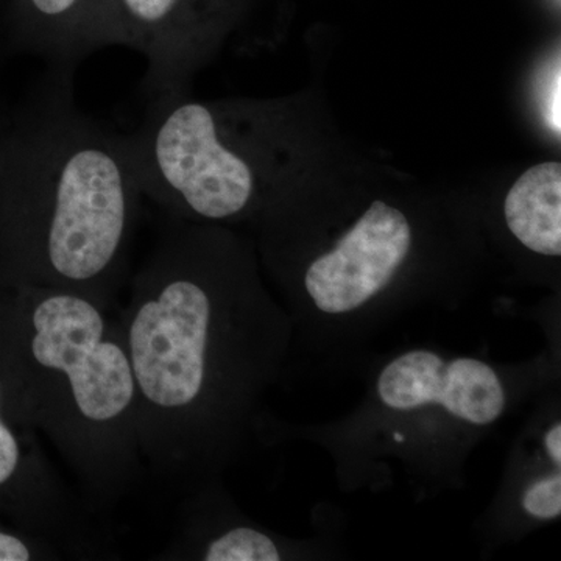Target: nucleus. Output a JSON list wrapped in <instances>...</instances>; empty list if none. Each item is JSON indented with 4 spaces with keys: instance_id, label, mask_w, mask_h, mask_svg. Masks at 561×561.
<instances>
[{
    "instance_id": "nucleus-9",
    "label": "nucleus",
    "mask_w": 561,
    "mask_h": 561,
    "mask_svg": "<svg viewBox=\"0 0 561 561\" xmlns=\"http://www.w3.org/2000/svg\"><path fill=\"white\" fill-rule=\"evenodd\" d=\"M10 41L49 66L77 68L88 55L103 49L98 0H14Z\"/></svg>"
},
{
    "instance_id": "nucleus-7",
    "label": "nucleus",
    "mask_w": 561,
    "mask_h": 561,
    "mask_svg": "<svg viewBox=\"0 0 561 561\" xmlns=\"http://www.w3.org/2000/svg\"><path fill=\"white\" fill-rule=\"evenodd\" d=\"M404 214L375 202L334 250L309 265L305 287L319 311L341 316L386 289L411 250Z\"/></svg>"
},
{
    "instance_id": "nucleus-14",
    "label": "nucleus",
    "mask_w": 561,
    "mask_h": 561,
    "mask_svg": "<svg viewBox=\"0 0 561 561\" xmlns=\"http://www.w3.org/2000/svg\"><path fill=\"white\" fill-rule=\"evenodd\" d=\"M542 106L549 127L560 136V65L551 72V80L542 83Z\"/></svg>"
},
{
    "instance_id": "nucleus-13",
    "label": "nucleus",
    "mask_w": 561,
    "mask_h": 561,
    "mask_svg": "<svg viewBox=\"0 0 561 561\" xmlns=\"http://www.w3.org/2000/svg\"><path fill=\"white\" fill-rule=\"evenodd\" d=\"M524 511L535 518L553 519L561 515V474L548 476L531 483L524 494Z\"/></svg>"
},
{
    "instance_id": "nucleus-8",
    "label": "nucleus",
    "mask_w": 561,
    "mask_h": 561,
    "mask_svg": "<svg viewBox=\"0 0 561 561\" xmlns=\"http://www.w3.org/2000/svg\"><path fill=\"white\" fill-rule=\"evenodd\" d=\"M378 393L393 411L438 404L476 426L493 423L505 409L504 387L489 364L470 357L446 362L424 350L390 362L379 376Z\"/></svg>"
},
{
    "instance_id": "nucleus-3",
    "label": "nucleus",
    "mask_w": 561,
    "mask_h": 561,
    "mask_svg": "<svg viewBox=\"0 0 561 561\" xmlns=\"http://www.w3.org/2000/svg\"><path fill=\"white\" fill-rule=\"evenodd\" d=\"M0 368L87 500L124 497L144 459L119 316L87 295L0 276Z\"/></svg>"
},
{
    "instance_id": "nucleus-15",
    "label": "nucleus",
    "mask_w": 561,
    "mask_h": 561,
    "mask_svg": "<svg viewBox=\"0 0 561 561\" xmlns=\"http://www.w3.org/2000/svg\"><path fill=\"white\" fill-rule=\"evenodd\" d=\"M545 446L546 451H548L549 456L553 463L557 467L561 465V424L557 423L556 426H552L551 430L548 431L545 437Z\"/></svg>"
},
{
    "instance_id": "nucleus-6",
    "label": "nucleus",
    "mask_w": 561,
    "mask_h": 561,
    "mask_svg": "<svg viewBox=\"0 0 561 561\" xmlns=\"http://www.w3.org/2000/svg\"><path fill=\"white\" fill-rule=\"evenodd\" d=\"M41 443L0 368V518L51 541H79V508Z\"/></svg>"
},
{
    "instance_id": "nucleus-10",
    "label": "nucleus",
    "mask_w": 561,
    "mask_h": 561,
    "mask_svg": "<svg viewBox=\"0 0 561 561\" xmlns=\"http://www.w3.org/2000/svg\"><path fill=\"white\" fill-rule=\"evenodd\" d=\"M505 221L526 249L561 254V165L542 162L523 173L504 203Z\"/></svg>"
},
{
    "instance_id": "nucleus-12",
    "label": "nucleus",
    "mask_w": 561,
    "mask_h": 561,
    "mask_svg": "<svg viewBox=\"0 0 561 561\" xmlns=\"http://www.w3.org/2000/svg\"><path fill=\"white\" fill-rule=\"evenodd\" d=\"M49 538L22 530L0 518V561H33L57 559Z\"/></svg>"
},
{
    "instance_id": "nucleus-11",
    "label": "nucleus",
    "mask_w": 561,
    "mask_h": 561,
    "mask_svg": "<svg viewBox=\"0 0 561 561\" xmlns=\"http://www.w3.org/2000/svg\"><path fill=\"white\" fill-rule=\"evenodd\" d=\"M198 557L205 561H279L278 545L253 527H232L203 542Z\"/></svg>"
},
{
    "instance_id": "nucleus-2",
    "label": "nucleus",
    "mask_w": 561,
    "mask_h": 561,
    "mask_svg": "<svg viewBox=\"0 0 561 561\" xmlns=\"http://www.w3.org/2000/svg\"><path fill=\"white\" fill-rule=\"evenodd\" d=\"M73 72L49 66L0 128V276L113 308L144 194L125 135L77 105Z\"/></svg>"
},
{
    "instance_id": "nucleus-1",
    "label": "nucleus",
    "mask_w": 561,
    "mask_h": 561,
    "mask_svg": "<svg viewBox=\"0 0 561 561\" xmlns=\"http://www.w3.org/2000/svg\"><path fill=\"white\" fill-rule=\"evenodd\" d=\"M230 256L208 224L168 219L119 313L144 465L172 481L214 457L257 373L249 295Z\"/></svg>"
},
{
    "instance_id": "nucleus-16",
    "label": "nucleus",
    "mask_w": 561,
    "mask_h": 561,
    "mask_svg": "<svg viewBox=\"0 0 561 561\" xmlns=\"http://www.w3.org/2000/svg\"><path fill=\"white\" fill-rule=\"evenodd\" d=\"M394 438H397V440H402V437L400 434L394 435Z\"/></svg>"
},
{
    "instance_id": "nucleus-4",
    "label": "nucleus",
    "mask_w": 561,
    "mask_h": 561,
    "mask_svg": "<svg viewBox=\"0 0 561 561\" xmlns=\"http://www.w3.org/2000/svg\"><path fill=\"white\" fill-rule=\"evenodd\" d=\"M272 116L187 94L153 99L138 130L125 135L144 198L192 224L243 216L278 171Z\"/></svg>"
},
{
    "instance_id": "nucleus-5",
    "label": "nucleus",
    "mask_w": 561,
    "mask_h": 561,
    "mask_svg": "<svg viewBox=\"0 0 561 561\" xmlns=\"http://www.w3.org/2000/svg\"><path fill=\"white\" fill-rule=\"evenodd\" d=\"M249 0H98L102 47L146 58L150 101L187 94L194 73L241 21Z\"/></svg>"
}]
</instances>
